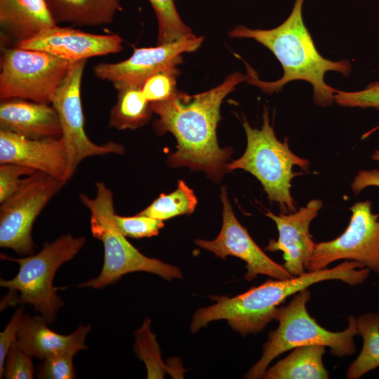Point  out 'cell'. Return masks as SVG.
<instances>
[{
  "label": "cell",
  "instance_id": "12",
  "mask_svg": "<svg viewBox=\"0 0 379 379\" xmlns=\"http://www.w3.org/2000/svg\"><path fill=\"white\" fill-rule=\"evenodd\" d=\"M203 41V36H195L155 47L134 48L128 59L116 63H99L93 72L98 79L111 82L117 91L128 87L142 88L152 76L177 68L182 61V54L197 50Z\"/></svg>",
  "mask_w": 379,
  "mask_h": 379
},
{
  "label": "cell",
  "instance_id": "35",
  "mask_svg": "<svg viewBox=\"0 0 379 379\" xmlns=\"http://www.w3.org/2000/svg\"><path fill=\"white\" fill-rule=\"evenodd\" d=\"M371 159L375 161H379V149H376L374 151V152L371 155Z\"/></svg>",
  "mask_w": 379,
  "mask_h": 379
},
{
  "label": "cell",
  "instance_id": "22",
  "mask_svg": "<svg viewBox=\"0 0 379 379\" xmlns=\"http://www.w3.org/2000/svg\"><path fill=\"white\" fill-rule=\"evenodd\" d=\"M152 113L142 88H123L118 91L117 103L110 112L109 126L118 130L136 129L146 124Z\"/></svg>",
  "mask_w": 379,
  "mask_h": 379
},
{
  "label": "cell",
  "instance_id": "32",
  "mask_svg": "<svg viewBox=\"0 0 379 379\" xmlns=\"http://www.w3.org/2000/svg\"><path fill=\"white\" fill-rule=\"evenodd\" d=\"M335 102L340 106L379 109V81L369 84L364 90L354 92L337 91Z\"/></svg>",
  "mask_w": 379,
  "mask_h": 379
},
{
  "label": "cell",
  "instance_id": "4",
  "mask_svg": "<svg viewBox=\"0 0 379 379\" xmlns=\"http://www.w3.org/2000/svg\"><path fill=\"white\" fill-rule=\"evenodd\" d=\"M95 186L94 198L84 194H81L79 198L90 211L93 237L103 244V265L97 277L81 283L78 286L102 288L118 281L124 275L134 272L153 273L166 280L182 278L178 267L143 255L126 239L114 219L115 213L112 191L102 182H96Z\"/></svg>",
  "mask_w": 379,
  "mask_h": 379
},
{
  "label": "cell",
  "instance_id": "31",
  "mask_svg": "<svg viewBox=\"0 0 379 379\" xmlns=\"http://www.w3.org/2000/svg\"><path fill=\"white\" fill-rule=\"evenodd\" d=\"M33 168L16 164L0 166V203L13 195L26 182L28 175L36 173Z\"/></svg>",
  "mask_w": 379,
  "mask_h": 379
},
{
  "label": "cell",
  "instance_id": "27",
  "mask_svg": "<svg viewBox=\"0 0 379 379\" xmlns=\"http://www.w3.org/2000/svg\"><path fill=\"white\" fill-rule=\"evenodd\" d=\"M114 219L122 234L135 239L155 236L164 226L162 220L139 213L135 216L114 214Z\"/></svg>",
  "mask_w": 379,
  "mask_h": 379
},
{
  "label": "cell",
  "instance_id": "13",
  "mask_svg": "<svg viewBox=\"0 0 379 379\" xmlns=\"http://www.w3.org/2000/svg\"><path fill=\"white\" fill-rule=\"evenodd\" d=\"M222 203V225L218 236L212 241L197 239L199 247L225 259L227 255L237 257L246 262V281H252L259 274L277 279H288L293 277L284 267L269 256L254 242L246 228L237 220L227 197L225 187H221Z\"/></svg>",
  "mask_w": 379,
  "mask_h": 379
},
{
  "label": "cell",
  "instance_id": "17",
  "mask_svg": "<svg viewBox=\"0 0 379 379\" xmlns=\"http://www.w3.org/2000/svg\"><path fill=\"white\" fill-rule=\"evenodd\" d=\"M0 128L31 139L59 138L62 135L53 105L20 98L1 100Z\"/></svg>",
  "mask_w": 379,
  "mask_h": 379
},
{
  "label": "cell",
  "instance_id": "33",
  "mask_svg": "<svg viewBox=\"0 0 379 379\" xmlns=\"http://www.w3.org/2000/svg\"><path fill=\"white\" fill-rule=\"evenodd\" d=\"M24 309L18 308L10 321L0 333V378L4 376V365L6 356L12 343L17 339L18 331L20 327Z\"/></svg>",
  "mask_w": 379,
  "mask_h": 379
},
{
  "label": "cell",
  "instance_id": "6",
  "mask_svg": "<svg viewBox=\"0 0 379 379\" xmlns=\"http://www.w3.org/2000/svg\"><path fill=\"white\" fill-rule=\"evenodd\" d=\"M310 295L308 288H305L294 294L289 304L279 307L274 317L279 326L270 333L260 359L248 371L246 378H262L275 358L299 346L324 345L330 348L331 354L338 357L355 353L354 337L358 335L357 317L349 316L347 326L343 331H328L318 324L307 310Z\"/></svg>",
  "mask_w": 379,
  "mask_h": 379
},
{
  "label": "cell",
  "instance_id": "30",
  "mask_svg": "<svg viewBox=\"0 0 379 379\" xmlns=\"http://www.w3.org/2000/svg\"><path fill=\"white\" fill-rule=\"evenodd\" d=\"M30 355L20 346L16 339L6 358L4 376L6 379H32L35 370Z\"/></svg>",
  "mask_w": 379,
  "mask_h": 379
},
{
  "label": "cell",
  "instance_id": "34",
  "mask_svg": "<svg viewBox=\"0 0 379 379\" xmlns=\"http://www.w3.org/2000/svg\"><path fill=\"white\" fill-rule=\"evenodd\" d=\"M379 187V170H362L357 173L354 177L351 187L355 195L359 194L368 187Z\"/></svg>",
  "mask_w": 379,
  "mask_h": 379
},
{
  "label": "cell",
  "instance_id": "21",
  "mask_svg": "<svg viewBox=\"0 0 379 379\" xmlns=\"http://www.w3.org/2000/svg\"><path fill=\"white\" fill-rule=\"evenodd\" d=\"M324 345L299 346L283 359L267 368L265 379H328V372L323 363Z\"/></svg>",
  "mask_w": 379,
  "mask_h": 379
},
{
  "label": "cell",
  "instance_id": "25",
  "mask_svg": "<svg viewBox=\"0 0 379 379\" xmlns=\"http://www.w3.org/2000/svg\"><path fill=\"white\" fill-rule=\"evenodd\" d=\"M158 20L157 45L173 43L196 35L182 21L174 0H148Z\"/></svg>",
  "mask_w": 379,
  "mask_h": 379
},
{
  "label": "cell",
  "instance_id": "1",
  "mask_svg": "<svg viewBox=\"0 0 379 379\" xmlns=\"http://www.w3.org/2000/svg\"><path fill=\"white\" fill-rule=\"evenodd\" d=\"M246 79V75L236 72L205 92L188 95L176 90L167 100L150 102L159 117L153 124L155 133L170 132L178 142L176 151L168 158L170 166L203 171L215 182L222 178L232 149L218 145L220 108L224 98Z\"/></svg>",
  "mask_w": 379,
  "mask_h": 379
},
{
  "label": "cell",
  "instance_id": "2",
  "mask_svg": "<svg viewBox=\"0 0 379 379\" xmlns=\"http://www.w3.org/2000/svg\"><path fill=\"white\" fill-rule=\"evenodd\" d=\"M304 0H295L288 18L271 29H253L244 25L234 27L229 33L234 38H251L269 48L282 65L284 74L274 81L260 80L248 64L246 75L248 84L271 94L294 80H304L313 86V99L317 105L331 106L338 90L328 86L324 75L334 71L348 76L352 70L347 60L332 61L317 51L312 36L305 25L302 10Z\"/></svg>",
  "mask_w": 379,
  "mask_h": 379
},
{
  "label": "cell",
  "instance_id": "16",
  "mask_svg": "<svg viewBox=\"0 0 379 379\" xmlns=\"http://www.w3.org/2000/svg\"><path fill=\"white\" fill-rule=\"evenodd\" d=\"M0 163L22 165L68 181V158L62 138L31 139L0 129Z\"/></svg>",
  "mask_w": 379,
  "mask_h": 379
},
{
  "label": "cell",
  "instance_id": "26",
  "mask_svg": "<svg viewBox=\"0 0 379 379\" xmlns=\"http://www.w3.org/2000/svg\"><path fill=\"white\" fill-rule=\"evenodd\" d=\"M135 351L140 359L144 361L147 369V378H162L164 365L155 335L150 331V320L146 319L142 326L135 333Z\"/></svg>",
  "mask_w": 379,
  "mask_h": 379
},
{
  "label": "cell",
  "instance_id": "7",
  "mask_svg": "<svg viewBox=\"0 0 379 379\" xmlns=\"http://www.w3.org/2000/svg\"><path fill=\"white\" fill-rule=\"evenodd\" d=\"M243 126L247 138L246 149L239 159L227 164V171L243 169L249 172L261 182L268 199L279 205L282 213L295 212L291 183L298 174L293 171V168L298 166L307 171L309 161L291 152L287 138L283 142L278 140L266 109L260 129L251 127L245 118Z\"/></svg>",
  "mask_w": 379,
  "mask_h": 379
},
{
  "label": "cell",
  "instance_id": "8",
  "mask_svg": "<svg viewBox=\"0 0 379 379\" xmlns=\"http://www.w3.org/2000/svg\"><path fill=\"white\" fill-rule=\"evenodd\" d=\"M73 63L41 51L6 49L1 58L0 98L49 105Z\"/></svg>",
  "mask_w": 379,
  "mask_h": 379
},
{
  "label": "cell",
  "instance_id": "15",
  "mask_svg": "<svg viewBox=\"0 0 379 379\" xmlns=\"http://www.w3.org/2000/svg\"><path fill=\"white\" fill-rule=\"evenodd\" d=\"M122 39L116 34H90L55 25L18 43L17 46L47 52L74 62L118 53L122 50Z\"/></svg>",
  "mask_w": 379,
  "mask_h": 379
},
{
  "label": "cell",
  "instance_id": "10",
  "mask_svg": "<svg viewBox=\"0 0 379 379\" xmlns=\"http://www.w3.org/2000/svg\"><path fill=\"white\" fill-rule=\"evenodd\" d=\"M86 60L75 62L58 88L52 101L62 127L67 158V178L70 180L86 158L109 154H121L122 145L109 141L102 145L93 142L84 131V119L81 99V84Z\"/></svg>",
  "mask_w": 379,
  "mask_h": 379
},
{
  "label": "cell",
  "instance_id": "20",
  "mask_svg": "<svg viewBox=\"0 0 379 379\" xmlns=\"http://www.w3.org/2000/svg\"><path fill=\"white\" fill-rule=\"evenodd\" d=\"M56 22L77 26H100L110 23L121 9V0H46Z\"/></svg>",
  "mask_w": 379,
  "mask_h": 379
},
{
  "label": "cell",
  "instance_id": "3",
  "mask_svg": "<svg viewBox=\"0 0 379 379\" xmlns=\"http://www.w3.org/2000/svg\"><path fill=\"white\" fill-rule=\"evenodd\" d=\"M371 270L361 263L345 260L332 267L304 274L288 279H269L264 284L237 296H213L215 303L200 308L193 316L190 331L197 332L209 322L225 319L233 330L242 335L262 331L272 319L280 304L312 284L339 280L350 286L364 283Z\"/></svg>",
  "mask_w": 379,
  "mask_h": 379
},
{
  "label": "cell",
  "instance_id": "14",
  "mask_svg": "<svg viewBox=\"0 0 379 379\" xmlns=\"http://www.w3.org/2000/svg\"><path fill=\"white\" fill-rule=\"evenodd\" d=\"M322 206L321 200L312 199L305 206L291 213L277 215L270 211L266 213L275 222L279 237L277 241L270 239L265 250L282 251L283 265L293 277L306 272L316 246L310 233V225Z\"/></svg>",
  "mask_w": 379,
  "mask_h": 379
},
{
  "label": "cell",
  "instance_id": "23",
  "mask_svg": "<svg viewBox=\"0 0 379 379\" xmlns=\"http://www.w3.org/2000/svg\"><path fill=\"white\" fill-rule=\"evenodd\" d=\"M358 334L363 339L360 354L347 368V379H358L379 367V314L368 312L357 318Z\"/></svg>",
  "mask_w": 379,
  "mask_h": 379
},
{
  "label": "cell",
  "instance_id": "19",
  "mask_svg": "<svg viewBox=\"0 0 379 379\" xmlns=\"http://www.w3.org/2000/svg\"><path fill=\"white\" fill-rule=\"evenodd\" d=\"M0 24L18 43L57 25L46 0H0Z\"/></svg>",
  "mask_w": 379,
  "mask_h": 379
},
{
  "label": "cell",
  "instance_id": "24",
  "mask_svg": "<svg viewBox=\"0 0 379 379\" xmlns=\"http://www.w3.org/2000/svg\"><path fill=\"white\" fill-rule=\"evenodd\" d=\"M197 203V200L192 190L180 180L174 192L168 194H161L139 214L164 221L179 215L192 213Z\"/></svg>",
  "mask_w": 379,
  "mask_h": 379
},
{
  "label": "cell",
  "instance_id": "11",
  "mask_svg": "<svg viewBox=\"0 0 379 379\" xmlns=\"http://www.w3.org/2000/svg\"><path fill=\"white\" fill-rule=\"evenodd\" d=\"M369 200L356 202L350 210V223L335 239L316 244L307 271L326 268L339 260H354L379 274V214Z\"/></svg>",
  "mask_w": 379,
  "mask_h": 379
},
{
  "label": "cell",
  "instance_id": "18",
  "mask_svg": "<svg viewBox=\"0 0 379 379\" xmlns=\"http://www.w3.org/2000/svg\"><path fill=\"white\" fill-rule=\"evenodd\" d=\"M47 324L42 315L22 317L17 340L21 348L31 357L43 360L55 353L75 355L79 351L88 349L84 342L91 328L90 324H81L71 334L61 335L51 330Z\"/></svg>",
  "mask_w": 379,
  "mask_h": 379
},
{
  "label": "cell",
  "instance_id": "29",
  "mask_svg": "<svg viewBox=\"0 0 379 379\" xmlns=\"http://www.w3.org/2000/svg\"><path fill=\"white\" fill-rule=\"evenodd\" d=\"M74 354L58 352L44 359L36 368V375L41 379H72L77 378L73 365Z\"/></svg>",
  "mask_w": 379,
  "mask_h": 379
},
{
  "label": "cell",
  "instance_id": "5",
  "mask_svg": "<svg viewBox=\"0 0 379 379\" xmlns=\"http://www.w3.org/2000/svg\"><path fill=\"white\" fill-rule=\"evenodd\" d=\"M85 244L84 237L63 234L51 243H46L34 255L13 258L1 254V259L16 262L20 267L13 279L0 280V286L9 290L2 299L1 309L9 306L19 293L20 295L13 300L12 305L29 304L45 317L48 324H52L58 311L64 305L56 292L65 288L53 285L55 272L61 265L72 260Z\"/></svg>",
  "mask_w": 379,
  "mask_h": 379
},
{
  "label": "cell",
  "instance_id": "28",
  "mask_svg": "<svg viewBox=\"0 0 379 379\" xmlns=\"http://www.w3.org/2000/svg\"><path fill=\"white\" fill-rule=\"evenodd\" d=\"M178 67L160 72L149 77L144 84L142 91L149 102L168 100L175 92Z\"/></svg>",
  "mask_w": 379,
  "mask_h": 379
},
{
  "label": "cell",
  "instance_id": "9",
  "mask_svg": "<svg viewBox=\"0 0 379 379\" xmlns=\"http://www.w3.org/2000/svg\"><path fill=\"white\" fill-rule=\"evenodd\" d=\"M67 182L36 171L0 206V246L21 255L34 253V222Z\"/></svg>",
  "mask_w": 379,
  "mask_h": 379
}]
</instances>
